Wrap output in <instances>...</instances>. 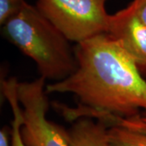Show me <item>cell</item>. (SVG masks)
<instances>
[{
    "mask_svg": "<svg viewBox=\"0 0 146 146\" xmlns=\"http://www.w3.org/2000/svg\"><path fill=\"white\" fill-rule=\"evenodd\" d=\"M107 0H36V7L70 42L79 43L106 33Z\"/></svg>",
    "mask_w": 146,
    "mask_h": 146,
    "instance_id": "obj_3",
    "label": "cell"
},
{
    "mask_svg": "<svg viewBox=\"0 0 146 146\" xmlns=\"http://www.w3.org/2000/svg\"><path fill=\"white\" fill-rule=\"evenodd\" d=\"M25 2V0H0V25H4L7 21L16 15Z\"/></svg>",
    "mask_w": 146,
    "mask_h": 146,
    "instance_id": "obj_10",
    "label": "cell"
},
{
    "mask_svg": "<svg viewBox=\"0 0 146 146\" xmlns=\"http://www.w3.org/2000/svg\"><path fill=\"white\" fill-rule=\"evenodd\" d=\"M0 146H11V131L6 127L0 130Z\"/></svg>",
    "mask_w": 146,
    "mask_h": 146,
    "instance_id": "obj_12",
    "label": "cell"
},
{
    "mask_svg": "<svg viewBox=\"0 0 146 146\" xmlns=\"http://www.w3.org/2000/svg\"><path fill=\"white\" fill-rule=\"evenodd\" d=\"M131 3L137 16L146 25V0H133Z\"/></svg>",
    "mask_w": 146,
    "mask_h": 146,
    "instance_id": "obj_11",
    "label": "cell"
},
{
    "mask_svg": "<svg viewBox=\"0 0 146 146\" xmlns=\"http://www.w3.org/2000/svg\"><path fill=\"white\" fill-rule=\"evenodd\" d=\"M115 123L146 134V110H141L136 115L129 118L115 117L111 121V124Z\"/></svg>",
    "mask_w": 146,
    "mask_h": 146,
    "instance_id": "obj_9",
    "label": "cell"
},
{
    "mask_svg": "<svg viewBox=\"0 0 146 146\" xmlns=\"http://www.w3.org/2000/svg\"><path fill=\"white\" fill-rule=\"evenodd\" d=\"M107 146H146V134L111 124L107 130Z\"/></svg>",
    "mask_w": 146,
    "mask_h": 146,
    "instance_id": "obj_8",
    "label": "cell"
},
{
    "mask_svg": "<svg viewBox=\"0 0 146 146\" xmlns=\"http://www.w3.org/2000/svg\"><path fill=\"white\" fill-rule=\"evenodd\" d=\"M16 84L17 81L13 79H11L9 80H3V93L7 99L10 102L13 113V120L10 130L11 146H27L25 145L21 137V129L23 118L21 103L16 94Z\"/></svg>",
    "mask_w": 146,
    "mask_h": 146,
    "instance_id": "obj_7",
    "label": "cell"
},
{
    "mask_svg": "<svg viewBox=\"0 0 146 146\" xmlns=\"http://www.w3.org/2000/svg\"><path fill=\"white\" fill-rule=\"evenodd\" d=\"M78 67L60 81L46 85L47 94H72L76 109H65L68 119L89 117L106 123L146 110V80L131 58L107 33L76 43Z\"/></svg>",
    "mask_w": 146,
    "mask_h": 146,
    "instance_id": "obj_1",
    "label": "cell"
},
{
    "mask_svg": "<svg viewBox=\"0 0 146 146\" xmlns=\"http://www.w3.org/2000/svg\"><path fill=\"white\" fill-rule=\"evenodd\" d=\"M106 33L123 47L141 75L146 76V25L137 16L131 2L125 8L110 15Z\"/></svg>",
    "mask_w": 146,
    "mask_h": 146,
    "instance_id": "obj_5",
    "label": "cell"
},
{
    "mask_svg": "<svg viewBox=\"0 0 146 146\" xmlns=\"http://www.w3.org/2000/svg\"><path fill=\"white\" fill-rule=\"evenodd\" d=\"M46 79L17 82L16 94L22 106L21 137L27 146H69L68 130L46 118L50 108Z\"/></svg>",
    "mask_w": 146,
    "mask_h": 146,
    "instance_id": "obj_4",
    "label": "cell"
},
{
    "mask_svg": "<svg viewBox=\"0 0 146 146\" xmlns=\"http://www.w3.org/2000/svg\"><path fill=\"white\" fill-rule=\"evenodd\" d=\"M108 127L102 120L80 117L68 130L69 146H107Z\"/></svg>",
    "mask_w": 146,
    "mask_h": 146,
    "instance_id": "obj_6",
    "label": "cell"
},
{
    "mask_svg": "<svg viewBox=\"0 0 146 146\" xmlns=\"http://www.w3.org/2000/svg\"><path fill=\"white\" fill-rule=\"evenodd\" d=\"M3 26L6 38L35 63L40 76L56 82L76 70L78 63L70 41L36 6L25 2Z\"/></svg>",
    "mask_w": 146,
    "mask_h": 146,
    "instance_id": "obj_2",
    "label": "cell"
}]
</instances>
